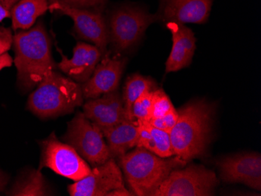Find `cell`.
<instances>
[{
	"instance_id": "obj_26",
	"label": "cell",
	"mask_w": 261,
	"mask_h": 196,
	"mask_svg": "<svg viewBox=\"0 0 261 196\" xmlns=\"http://www.w3.org/2000/svg\"><path fill=\"white\" fill-rule=\"evenodd\" d=\"M13 41L14 36L10 29L0 27V55L10 50Z\"/></svg>"
},
{
	"instance_id": "obj_6",
	"label": "cell",
	"mask_w": 261,
	"mask_h": 196,
	"mask_svg": "<svg viewBox=\"0 0 261 196\" xmlns=\"http://www.w3.org/2000/svg\"><path fill=\"white\" fill-rule=\"evenodd\" d=\"M64 140L91 166H99L111 158L99 126L89 121L83 113H79L69 123Z\"/></svg>"
},
{
	"instance_id": "obj_23",
	"label": "cell",
	"mask_w": 261,
	"mask_h": 196,
	"mask_svg": "<svg viewBox=\"0 0 261 196\" xmlns=\"http://www.w3.org/2000/svg\"><path fill=\"white\" fill-rule=\"evenodd\" d=\"M174 108L171 99L163 89H155L152 94L150 119L161 118Z\"/></svg>"
},
{
	"instance_id": "obj_19",
	"label": "cell",
	"mask_w": 261,
	"mask_h": 196,
	"mask_svg": "<svg viewBox=\"0 0 261 196\" xmlns=\"http://www.w3.org/2000/svg\"><path fill=\"white\" fill-rule=\"evenodd\" d=\"M49 10L47 0H20L10 10L14 31L28 30Z\"/></svg>"
},
{
	"instance_id": "obj_29",
	"label": "cell",
	"mask_w": 261,
	"mask_h": 196,
	"mask_svg": "<svg viewBox=\"0 0 261 196\" xmlns=\"http://www.w3.org/2000/svg\"><path fill=\"white\" fill-rule=\"evenodd\" d=\"M11 16L10 10H7L4 6L0 4V22L7 17H10Z\"/></svg>"
},
{
	"instance_id": "obj_27",
	"label": "cell",
	"mask_w": 261,
	"mask_h": 196,
	"mask_svg": "<svg viewBox=\"0 0 261 196\" xmlns=\"http://www.w3.org/2000/svg\"><path fill=\"white\" fill-rule=\"evenodd\" d=\"M13 64V60L11 57L7 52L0 55V71L5 67H9Z\"/></svg>"
},
{
	"instance_id": "obj_20",
	"label": "cell",
	"mask_w": 261,
	"mask_h": 196,
	"mask_svg": "<svg viewBox=\"0 0 261 196\" xmlns=\"http://www.w3.org/2000/svg\"><path fill=\"white\" fill-rule=\"evenodd\" d=\"M155 89H156V84L150 77H144L139 74H133L127 77L122 97L124 109L129 121H135L132 113L135 101L146 91H153Z\"/></svg>"
},
{
	"instance_id": "obj_28",
	"label": "cell",
	"mask_w": 261,
	"mask_h": 196,
	"mask_svg": "<svg viewBox=\"0 0 261 196\" xmlns=\"http://www.w3.org/2000/svg\"><path fill=\"white\" fill-rule=\"evenodd\" d=\"M20 0H0V4L4 6L7 10H11L14 5Z\"/></svg>"
},
{
	"instance_id": "obj_12",
	"label": "cell",
	"mask_w": 261,
	"mask_h": 196,
	"mask_svg": "<svg viewBox=\"0 0 261 196\" xmlns=\"http://www.w3.org/2000/svg\"><path fill=\"white\" fill-rule=\"evenodd\" d=\"M220 176L224 182L242 183L261 190V156L245 153L223 158L218 162Z\"/></svg>"
},
{
	"instance_id": "obj_18",
	"label": "cell",
	"mask_w": 261,
	"mask_h": 196,
	"mask_svg": "<svg viewBox=\"0 0 261 196\" xmlns=\"http://www.w3.org/2000/svg\"><path fill=\"white\" fill-rule=\"evenodd\" d=\"M139 128L136 147L147 149L162 158L174 156L170 134L154 128L148 121H136Z\"/></svg>"
},
{
	"instance_id": "obj_22",
	"label": "cell",
	"mask_w": 261,
	"mask_h": 196,
	"mask_svg": "<svg viewBox=\"0 0 261 196\" xmlns=\"http://www.w3.org/2000/svg\"><path fill=\"white\" fill-rule=\"evenodd\" d=\"M153 91H146L135 101L132 109L135 121H148L150 119Z\"/></svg>"
},
{
	"instance_id": "obj_17",
	"label": "cell",
	"mask_w": 261,
	"mask_h": 196,
	"mask_svg": "<svg viewBox=\"0 0 261 196\" xmlns=\"http://www.w3.org/2000/svg\"><path fill=\"white\" fill-rule=\"evenodd\" d=\"M111 157L121 158L137 144L139 128L136 121H125L101 130Z\"/></svg>"
},
{
	"instance_id": "obj_1",
	"label": "cell",
	"mask_w": 261,
	"mask_h": 196,
	"mask_svg": "<svg viewBox=\"0 0 261 196\" xmlns=\"http://www.w3.org/2000/svg\"><path fill=\"white\" fill-rule=\"evenodd\" d=\"M215 107L200 99L180 108L178 119L170 132L174 156L188 161L205 156L212 138Z\"/></svg>"
},
{
	"instance_id": "obj_7",
	"label": "cell",
	"mask_w": 261,
	"mask_h": 196,
	"mask_svg": "<svg viewBox=\"0 0 261 196\" xmlns=\"http://www.w3.org/2000/svg\"><path fill=\"white\" fill-rule=\"evenodd\" d=\"M218 184L216 174L203 166L175 169L161 184L154 196H211Z\"/></svg>"
},
{
	"instance_id": "obj_13",
	"label": "cell",
	"mask_w": 261,
	"mask_h": 196,
	"mask_svg": "<svg viewBox=\"0 0 261 196\" xmlns=\"http://www.w3.org/2000/svg\"><path fill=\"white\" fill-rule=\"evenodd\" d=\"M213 0H160L158 21L204 24L211 14Z\"/></svg>"
},
{
	"instance_id": "obj_9",
	"label": "cell",
	"mask_w": 261,
	"mask_h": 196,
	"mask_svg": "<svg viewBox=\"0 0 261 196\" xmlns=\"http://www.w3.org/2000/svg\"><path fill=\"white\" fill-rule=\"evenodd\" d=\"M42 147L41 167L49 168L57 175L75 182L91 172L90 166L75 149L59 141L54 133L43 142Z\"/></svg>"
},
{
	"instance_id": "obj_8",
	"label": "cell",
	"mask_w": 261,
	"mask_h": 196,
	"mask_svg": "<svg viewBox=\"0 0 261 196\" xmlns=\"http://www.w3.org/2000/svg\"><path fill=\"white\" fill-rule=\"evenodd\" d=\"M71 196H129L133 193L124 186L122 172L114 158L93 166L86 178L68 186Z\"/></svg>"
},
{
	"instance_id": "obj_11",
	"label": "cell",
	"mask_w": 261,
	"mask_h": 196,
	"mask_svg": "<svg viewBox=\"0 0 261 196\" xmlns=\"http://www.w3.org/2000/svg\"><path fill=\"white\" fill-rule=\"evenodd\" d=\"M127 61L111 57V52L102 55L89 80L81 86L85 99H96L106 93L117 90Z\"/></svg>"
},
{
	"instance_id": "obj_5",
	"label": "cell",
	"mask_w": 261,
	"mask_h": 196,
	"mask_svg": "<svg viewBox=\"0 0 261 196\" xmlns=\"http://www.w3.org/2000/svg\"><path fill=\"white\" fill-rule=\"evenodd\" d=\"M158 21L156 14L133 5H124L113 10L110 15V42L117 52H125L137 45L146 29Z\"/></svg>"
},
{
	"instance_id": "obj_24",
	"label": "cell",
	"mask_w": 261,
	"mask_h": 196,
	"mask_svg": "<svg viewBox=\"0 0 261 196\" xmlns=\"http://www.w3.org/2000/svg\"><path fill=\"white\" fill-rule=\"evenodd\" d=\"M177 119H178V112L174 107L169 112L167 113L164 116L161 118H152L149 119L148 122L153 126L154 128L167 131L170 134L177 123Z\"/></svg>"
},
{
	"instance_id": "obj_2",
	"label": "cell",
	"mask_w": 261,
	"mask_h": 196,
	"mask_svg": "<svg viewBox=\"0 0 261 196\" xmlns=\"http://www.w3.org/2000/svg\"><path fill=\"white\" fill-rule=\"evenodd\" d=\"M14 64L19 85L25 90L37 86L54 71L51 39L42 21L14 35Z\"/></svg>"
},
{
	"instance_id": "obj_10",
	"label": "cell",
	"mask_w": 261,
	"mask_h": 196,
	"mask_svg": "<svg viewBox=\"0 0 261 196\" xmlns=\"http://www.w3.org/2000/svg\"><path fill=\"white\" fill-rule=\"evenodd\" d=\"M49 10L70 17L74 21L77 36L92 42L105 53L110 43L109 29L102 11L74 8L57 2L49 4Z\"/></svg>"
},
{
	"instance_id": "obj_15",
	"label": "cell",
	"mask_w": 261,
	"mask_h": 196,
	"mask_svg": "<svg viewBox=\"0 0 261 196\" xmlns=\"http://www.w3.org/2000/svg\"><path fill=\"white\" fill-rule=\"evenodd\" d=\"M57 49L61 55V61L57 67L69 78L79 84L89 80L103 55L97 46L85 42H77L71 59H68L60 48Z\"/></svg>"
},
{
	"instance_id": "obj_30",
	"label": "cell",
	"mask_w": 261,
	"mask_h": 196,
	"mask_svg": "<svg viewBox=\"0 0 261 196\" xmlns=\"http://www.w3.org/2000/svg\"><path fill=\"white\" fill-rule=\"evenodd\" d=\"M6 184L5 177L3 176L2 174L0 172V191L4 189V185Z\"/></svg>"
},
{
	"instance_id": "obj_14",
	"label": "cell",
	"mask_w": 261,
	"mask_h": 196,
	"mask_svg": "<svg viewBox=\"0 0 261 196\" xmlns=\"http://www.w3.org/2000/svg\"><path fill=\"white\" fill-rule=\"evenodd\" d=\"M83 114L101 130L129 121L122 96L118 89L88 100L83 106Z\"/></svg>"
},
{
	"instance_id": "obj_16",
	"label": "cell",
	"mask_w": 261,
	"mask_h": 196,
	"mask_svg": "<svg viewBox=\"0 0 261 196\" xmlns=\"http://www.w3.org/2000/svg\"><path fill=\"white\" fill-rule=\"evenodd\" d=\"M166 27L172 36V48L166 61V73L176 72L191 64L196 50V37L184 24L167 22Z\"/></svg>"
},
{
	"instance_id": "obj_21",
	"label": "cell",
	"mask_w": 261,
	"mask_h": 196,
	"mask_svg": "<svg viewBox=\"0 0 261 196\" xmlns=\"http://www.w3.org/2000/svg\"><path fill=\"white\" fill-rule=\"evenodd\" d=\"M10 194L19 196L46 195L45 179L40 170L32 171L30 175L18 181Z\"/></svg>"
},
{
	"instance_id": "obj_4",
	"label": "cell",
	"mask_w": 261,
	"mask_h": 196,
	"mask_svg": "<svg viewBox=\"0 0 261 196\" xmlns=\"http://www.w3.org/2000/svg\"><path fill=\"white\" fill-rule=\"evenodd\" d=\"M79 83L53 71L29 96L28 107L41 118H50L74 111L83 103Z\"/></svg>"
},
{
	"instance_id": "obj_3",
	"label": "cell",
	"mask_w": 261,
	"mask_h": 196,
	"mask_svg": "<svg viewBox=\"0 0 261 196\" xmlns=\"http://www.w3.org/2000/svg\"><path fill=\"white\" fill-rule=\"evenodd\" d=\"M186 163L177 156L162 158L142 147H137L120 158V166L130 192L139 196H154L171 171Z\"/></svg>"
},
{
	"instance_id": "obj_25",
	"label": "cell",
	"mask_w": 261,
	"mask_h": 196,
	"mask_svg": "<svg viewBox=\"0 0 261 196\" xmlns=\"http://www.w3.org/2000/svg\"><path fill=\"white\" fill-rule=\"evenodd\" d=\"M49 4L57 2L68 7L79 9H90L102 11L108 0H47Z\"/></svg>"
}]
</instances>
